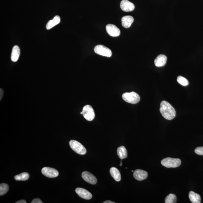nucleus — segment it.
<instances>
[{
	"label": "nucleus",
	"instance_id": "9b49d317",
	"mask_svg": "<svg viewBox=\"0 0 203 203\" xmlns=\"http://www.w3.org/2000/svg\"><path fill=\"white\" fill-rule=\"evenodd\" d=\"M120 6L122 11L125 12H130L134 10V4L128 0H122L121 2Z\"/></svg>",
	"mask_w": 203,
	"mask_h": 203
},
{
	"label": "nucleus",
	"instance_id": "5701e85b",
	"mask_svg": "<svg viewBox=\"0 0 203 203\" xmlns=\"http://www.w3.org/2000/svg\"><path fill=\"white\" fill-rule=\"evenodd\" d=\"M177 82L180 85L183 86H186L189 84V82L186 78L181 76H179L177 79Z\"/></svg>",
	"mask_w": 203,
	"mask_h": 203
},
{
	"label": "nucleus",
	"instance_id": "aec40b11",
	"mask_svg": "<svg viewBox=\"0 0 203 203\" xmlns=\"http://www.w3.org/2000/svg\"><path fill=\"white\" fill-rule=\"evenodd\" d=\"M30 178V175L27 172H23L20 174L18 175L14 176V179L17 180H26Z\"/></svg>",
	"mask_w": 203,
	"mask_h": 203
},
{
	"label": "nucleus",
	"instance_id": "393cba45",
	"mask_svg": "<svg viewBox=\"0 0 203 203\" xmlns=\"http://www.w3.org/2000/svg\"><path fill=\"white\" fill-rule=\"evenodd\" d=\"M31 203H42L43 202H42V201L40 199L38 198H36V199H34L31 202Z\"/></svg>",
	"mask_w": 203,
	"mask_h": 203
},
{
	"label": "nucleus",
	"instance_id": "412c9836",
	"mask_svg": "<svg viewBox=\"0 0 203 203\" xmlns=\"http://www.w3.org/2000/svg\"><path fill=\"white\" fill-rule=\"evenodd\" d=\"M177 198L174 194H170L166 198L165 202L166 203H176Z\"/></svg>",
	"mask_w": 203,
	"mask_h": 203
},
{
	"label": "nucleus",
	"instance_id": "a878e982",
	"mask_svg": "<svg viewBox=\"0 0 203 203\" xmlns=\"http://www.w3.org/2000/svg\"><path fill=\"white\" fill-rule=\"evenodd\" d=\"M4 91H3V89L1 88L0 90V100H1L3 98V94H4Z\"/></svg>",
	"mask_w": 203,
	"mask_h": 203
},
{
	"label": "nucleus",
	"instance_id": "a211bd4d",
	"mask_svg": "<svg viewBox=\"0 0 203 203\" xmlns=\"http://www.w3.org/2000/svg\"><path fill=\"white\" fill-rule=\"evenodd\" d=\"M189 198L191 203H200L201 198L199 194L194 193L193 191H191L189 193Z\"/></svg>",
	"mask_w": 203,
	"mask_h": 203
},
{
	"label": "nucleus",
	"instance_id": "c756f323",
	"mask_svg": "<svg viewBox=\"0 0 203 203\" xmlns=\"http://www.w3.org/2000/svg\"><path fill=\"white\" fill-rule=\"evenodd\" d=\"M132 172H134L133 170H132Z\"/></svg>",
	"mask_w": 203,
	"mask_h": 203
},
{
	"label": "nucleus",
	"instance_id": "bb28decb",
	"mask_svg": "<svg viewBox=\"0 0 203 203\" xmlns=\"http://www.w3.org/2000/svg\"><path fill=\"white\" fill-rule=\"evenodd\" d=\"M16 203H27L26 201L24 200H21L17 201Z\"/></svg>",
	"mask_w": 203,
	"mask_h": 203
},
{
	"label": "nucleus",
	"instance_id": "f257e3e1",
	"mask_svg": "<svg viewBox=\"0 0 203 203\" xmlns=\"http://www.w3.org/2000/svg\"><path fill=\"white\" fill-rule=\"evenodd\" d=\"M160 112L162 116L168 120L174 118L176 114L174 108L166 101H162L161 102Z\"/></svg>",
	"mask_w": 203,
	"mask_h": 203
},
{
	"label": "nucleus",
	"instance_id": "39448f33",
	"mask_svg": "<svg viewBox=\"0 0 203 203\" xmlns=\"http://www.w3.org/2000/svg\"><path fill=\"white\" fill-rule=\"evenodd\" d=\"M94 51L96 54L106 57H110L112 55V52L109 48L102 45H98L95 47Z\"/></svg>",
	"mask_w": 203,
	"mask_h": 203
},
{
	"label": "nucleus",
	"instance_id": "dca6fc26",
	"mask_svg": "<svg viewBox=\"0 0 203 203\" xmlns=\"http://www.w3.org/2000/svg\"><path fill=\"white\" fill-rule=\"evenodd\" d=\"M60 17L59 16H56L52 20H49L46 25V28L48 30L52 28L57 25L60 22Z\"/></svg>",
	"mask_w": 203,
	"mask_h": 203
},
{
	"label": "nucleus",
	"instance_id": "cd10ccee",
	"mask_svg": "<svg viewBox=\"0 0 203 203\" xmlns=\"http://www.w3.org/2000/svg\"><path fill=\"white\" fill-rule=\"evenodd\" d=\"M115 203V202H112V201H104V202H103V203Z\"/></svg>",
	"mask_w": 203,
	"mask_h": 203
},
{
	"label": "nucleus",
	"instance_id": "f3484780",
	"mask_svg": "<svg viewBox=\"0 0 203 203\" xmlns=\"http://www.w3.org/2000/svg\"><path fill=\"white\" fill-rule=\"evenodd\" d=\"M110 173L114 179L116 181L119 182L121 180V177L120 172L116 167H112L110 169Z\"/></svg>",
	"mask_w": 203,
	"mask_h": 203
},
{
	"label": "nucleus",
	"instance_id": "2eb2a0df",
	"mask_svg": "<svg viewBox=\"0 0 203 203\" xmlns=\"http://www.w3.org/2000/svg\"><path fill=\"white\" fill-rule=\"evenodd\" d=\"M20 55V49L19 47L15 46L12 48L11 55V61L13 62H17Z\"/></svg>",
	"mask_w": 203,
	"mask_h": 203
},
{
	"label": "nucleus",
	"instance_id": "4468645a",
	"mask_svg": "<svg viewBox=\"0 0 203 203\" xmlns=\"http://www.w3.org/2000/svg\"><path fill=\"white\" fill-rule=\"evenodd\" d=\"M134 21V18L130 16H125L122 19V26L125 28H129Z\"/></svg>",
	"mask_w": 203,
	"mask_h": 203
},
{
	"label": "nucleus",
	"instance_id": "6ab92c4d",
	"mask_svg": "<svg viewBox=\"0 0 203 203\" xmlns=\"http://www.w3.org/2000/svg\"><path fill=\"white\" fill-rule=\"evenodd\" d=\"M117 154L120 159H122L126 158L128 156V153L125 146L119 147L117 149Z\"/></svg>",
	"mask_w": 203,
	"mask_h": 203
},
{
	"label": "nucleus",
	"instance_id": "9d476101",
	"mask_svg": "<svg viewBox=\"0 0 203 203\" xmlns=\"http://www.w3.org/2000/svg\"><path fill=\"white\" fill-rule=\"evenodd\" d=\"M75 191L80 197L83 199L90 200L93 197L91 193L84 188H77L76 189Z\"/></svg>",
	"mask_w": 203,
	"mask_h": 203
},
{
	"label": "nucleus",
	"instance_id": "7ed1b4c3",
	"mask_svg": "<svg viewBox=\"0 0 203 203\" xmlns=\"http://www.w3.org/2000/svg\"><path fill=\"white\" fill-rule=\"evenodd\" d=\"M122 99L126 102L131 104H136L141 100L139 95L135 92L124 93L122 95Z\"/></svg>",
	"mask_w": 203,
	"mask_h": 203
},
{
	"label": "nucleus",
	"instance_id": "1a4fd4ad",
	"mask_svg": "<svg viewBox=\"0 0 203 203\" xmlns=\"http://www.w3.org/2000/svg\"><path fill=\"white\" fill-rule=\"evenodd\" d=\"M82 177L84 180L90 184L95 185L96 184L97 182V180L96 177L94 176L92 174L88 172H83L82 174Z\"/></svg>",
	"mask_w": 203,
	"mask_h": 203
},
{
	"label": "nucleus",
	"instance_id": "c85d7f7f",
	"mask_svg": "<svg viewBox=\"0 0 203 203\" xmlns=\"http://www.w3.org/2000/svg\"><path fill=\"white\" fill-rule=\"evenodd\" d=\"M122 165V160H121V163H120V166H121Z\"/></svg>",
	"mask_w": 203,
	"mask_h": 203
},
{
	"label": "nucleus",
	"instance_id": "b1692460",
	"mask_svg": "<svg viewBox=\"0 0 203 203\" xmlns=\"http://www.w3.org/2000/svg\"><path fill=\"white\" fill-rule=\"evenodd\" d=\"M196 154L203 156V147H199L196 148L194 151Z\"/></svg>",
	"mask_w": 203,
	"mask_h": 203
},
{
	"label": "nucleus",
	"instance_id": "f03ea898",
	"mask_svg": "<svg viewBox=\"0 0 203 203\" xmlns=\"http://www.w3.org/2000/svg\"><path fill=\"white\" fill-rule=\"evenodd\" d=\"M181 162L180 159L168 157L162 159L161 164L167 168H176L180 166Z\"/></svg>",
	"mask_w": 203,
	"mask_h": 203
},
{
	"label": "nucleus",
	"instance_id": "0eeeda50",
	"mask_svg": "<svg viewBox=\"0 0 203 203\" xmlns=\"http://www.w3.org/2000/svg\"><path fill=\"white\" fill-rule=\"evenodd\" d=\"M41 172L45 176L50 178H55L59 175V172L57 170L49 167H43L42 169Z\"/></svg>",
	"mask_w": 203,
	"mask_h": 203
},
{
	"label": "nucleus",
	"instance_id": "f8f14e48",
	"mask_svg": "<svg viewBox=\"0 0 203 203\" xmlns=\"http://www.w3.org/2000/svg\"><path fill=\"white\" fill-rule=\"evenodd\" d=\"M148 172L141 169H137L134 172L133 176L135 179L139 181L145 180L147 178Z\"/></svg>",
	"mask_w": 203,
	"mask_h": 203
},
{
	"label": "nucleus",
	"instance_id": "ddd939ff",
	"mask_svg": "<svg viewBox=\"0 0 203 203\" xmlns=\"http://www.w3.org/2000/svg\"><path fill=\"white\" fill-rule=\"evenodd\" d=\"M167 60L166 56L164 55H159L154 60V63L156 66L161 67L163 66L166 64Z\"/></svg>",
	"mask_w": 203,
	"mask_h": 203
},
{
	"label": "nucleus",
	"instance_id": "4be33fe9",
	"mask_svg": "<svg viewBox=\"0 0 203 203\" xmlns=\"http://www.w3.org/2000/svg\"><path fill=\"white\" fill-rule=\"evenodd\" d=\"M9 190V186L5 183L0 184V196H3L7 193Z\"/></svg>",
	"mask_w": 203,
	"mask_h": 203
},
{
	"label": "nucleus",
	"instance_id": "20e7f679",
	"mask_svg": "<svg viewBox=\"0 0 203 203\" xmlns=\"http://www.w3.org/2000/svg\"><path fill=\"white\" fill-rule=\"evenodd\" d=\"M69 145L71 149L77 154L83 155L87 152L86 149L78 141L71 140L69 142Z\"/></svg>",
	"mask_w": 203,
	"mask_h": 203
},
{
	"label": "nucleus",
	"instance_id": "6e6552de",
	"mask_svg": "<svg viewBox=\"0 0 203 203\" xmlns=\"http://www.w3.org/2000/svg\"><path fill=\"white\" fill-rule=\"evenodd\" d=\"M106 29L108 34L111 36L117 37L120 35V30L116 26L112 24H108Z\"/></svg>",
	"mask_w": 203,
	"mask_h": 203
},
{
	"label": "nucleus",
	"instance_id": "423d86ee",
	"mask_svg": "<svg viewBox=\"0 0 203 203\" xmlns=\"http://www.w3.org/2000/svg\"><path fill=\"white\" fill-rule=\"evenodd\" d=\"M82 112L84 117L87 120L91 121L94 118L95 112L94 109L91 105L85 106L83 108Z\"/></svg>",
	"mask_w": 203,
	"mask_h": 203
}]
</instances>
